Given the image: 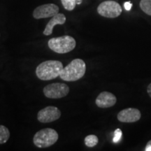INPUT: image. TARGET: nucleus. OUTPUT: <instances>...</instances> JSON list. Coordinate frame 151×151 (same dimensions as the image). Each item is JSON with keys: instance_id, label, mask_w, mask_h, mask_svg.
<instances>
[{"instance_id": "8", "label": "nucleus", "mask_w": 151, "mask_h": 151, "mask_svg": "<svg viewBox=\"0 0 151 151\" xmlns=\"http://www.w3.org/2000/svg\"><path fill=\"white\" fill-rule=\"evenodd\" d=\"M59 13V7L54 4H46L39 6L33 11V17L35 19L50 18Z\"/></svg>"}, {"instance_id": "1", "label": "nucleus", "mask_w": 151, "mask_h": 151, "mask_svg": "<svg viewBox=\"0 0 151 151\" xmlns=\"http://www.w3.org/2000/svg\"><path fill=\"white\" fill-rule=\"evenodd\" d=\"M63 65L58 60H47L37 66L36 75L40 80L50 81L60 76Z\"/></svg>"}, {"instance_id": "7", "label": "nucleus", "mask_w": 151, "mask_h": 151, "mask_svg": "<svg viewBox=\"0 0 151 151\" xmlns=\"http://www.w3.org/2000/svg\"><path fill=\"white\" fill-rule=\"evenodd\" d=\"M61 116V111L58 108L49 106L41 109L37 114V120L42 123H48L58 120Z\"/></svg>"}, {"instance_id": "12", "label": "nucleus", "mask_w": 151, "mask_h": 151, "mask_svg": "<svg viewBox=\"0 0 151 151\" xmlns=\"http://www.w3.org/2000/svg\"><path fill=\"white\" fill-rule=\"evenodd\" d=\"M10 137V132L8 128L4 125H0V144H4Z\"/></svg>"}, {"instance_id": "15", "label": "nucleus", "mask_w": 151, "mask_h": 151, "mask_svg": "<svg viewBox=\"0 0 151 151\" xmlns=\"http://www.w3.org/2000/svg\"><path fill=\"white\" fill-rule=\"evenodd\" d=\"M62 6L66 10L72 11L76 5V0H61Z\"/></svg>"}, {"instance_id": "14", "label": "nucleus", "mask_w": 151, "mask_h": 151, "mask_svg": "<svg viewBox=\"0 0 151 151\" xmlns=\"http://www.w3.org/2000/svg\"><path fill=\"white\" fill-rule=\"evenodd\" d=\"M139 5L145 14L151 16V0H141Z\"/></svg>"}, {"instance_id": "18", "label": "nucleus", "mask_w": 151, "mask_h": 151, "mask_svg": "<svg viewBox=\"0 0 151 151\" xmlns=\"http://www.w3.org/2000/svg\"><path fill=\"white\" fill-rule=\"evenodd\" d=\"M145 151H151V140L149 141L146 144V148H145Z\"/></svg>"}, {"instance_id": "16", "label": "nucleus", "mask_w": 151, "mask_h": 151, "mask_svg": "<svg viewBox=\"0 0 151 151\" xmlns=\"http://www.w3.org/2000/svg\"><path fill=\"white\" fill-rule=\"evenodd\" d=\"M122 132L120 129H117L114 132V137L113 139V143H118L121 140Z\"/></svg>"}, {"instance_id": "6", "label": "nucleus", "mask_w": 151, "mask_h": 151, "mask_svg": "<svg viewBox=\"0 0 151 151\" xmlns=\"http://www.w3.org/2000/svg\"><path fill=\"white\" fill-rule=\"evenodd\" d=\"M97 12L100 16L109 18H117L121 14V6L114 1H106L97 7Z\"/></svg>"}, {"instance_id": "2", "label": "nucleus", "mask_w": 151, "mask_h": 151, "mask_svg": "<svg viewBox=\"0 0 151 151\" xmlns=\"http://www.w3.org/2000/svg\"><path fill=\"white\" fill-rule=\"evenodd\" d=\"M86 71V65L81 59H75L63 68L60 77L68 82L76 81L83 77Z\"/></svg>"}, {"instance_id": "20", "label": "nucleus", "mask_w": 151, "mask_h": 151, "mask_svg": "<svg viewBox=\"0 0 151 151\" xmlns=\"http://www.w3.org/2000/svg\"><path fill=\"white\" fill-rule=\"evenodd\" d=\"M81 2H82V0H76L77 4H81Z\"/></svg>"}, {"instance_id": "5", "label": "nucleus", "mask_w": 151, "mask_h": 151, "mask_svg": "<svg viewBox=\"0 0 151 151\" xmlns=\"http://www.w3.org/2000/svg\"><path fill=\"white\" fill-rule=\"evenodd\" d=\"M43 94L50 99H60L66 97L69 92V87L65 83H54L43 88Z\"/></svg>"}, {"instance_id": "11", "label": "nucleus", "mask_w": 151, "mask_h": 151, "mask_svg": "<svg viewBox=\"0 0 151 151\" xmlns=\"http://www.w3.org/2000/svg\"><path fill=\"white\" fill-rule=\"evenodd\" d=\"M66 17L63 14H57L54 16L52 17L50 20L48 22L46 28H45L44 31H43V35L46 36H49L52 35V31H53V28L57 24H64L65 23Z\"/></svg>"}, {"instance_id": "17", "label": "nucleus", "mask_w": 151, "mask_h": 151, "mask_svg": "<svg viewBox=\"0 0 151 151\" xmlns=\"http://www.w3.org/2000/svg\"><path fill=\"white\" fill-rule=\"evenodd\" d=\"M124 9H125L126 10L129 11L132 6V4L130 2V1H127V2L124 3Z\"/></svg>"}, {"instance_id": "3", "label": "nucleus", "mask_w": 151, "mask_h": 151, "mask_svg": "<svg viewBox=\"0 0 151 151\" xmlns=\"http://www.w3.org/2000/svg\"><path fill=\"white\" fill-rule=\"evenodd\" d=\"M48 47L52 51L60 54L71 52L75 48L76 42L74 38L70 36H62L50 39L48 42Z\"/></svg>"}, {"instance_id": "9", "label": "nucleus", "mask_w": 151, "mask_h": 151, "mask_svg": "<svg viewBox=\"0 0 151 151\" xmlns=\"http://www.w3.org/2000/svg\"><path fill=\"white\" fill-rule=\"evenodd\" d=\"M141 117V114L139 109L128 108L120 111L117 118L122 122H134L139 120Z\"/></svg>"}, {"instance_id": "10", "label": "nucleus", "mask_w": 151, "mask_h": 151, "mask_svg": "<svg viewBox=\"0 0 151 151\" xmlns=\"http://www.w3.org/2000/svg\"><path fill=\"white\" fill-rule=\"evenodd\" d=\"M117 99L114 94L109 92H101L95 100L96 105L101 109L112 107L116 104Z\"/></svg>"}, {"instance_id": "19", "label": "nucleus", "mask_w": 151, "mask_h": 151, "mask_svg": "<svg viewBox=\"0 0 151 151\" xmlns=\"http://www.w3.org/2000/svg\"><path fill=\"white\" fill-rule=\"evenodd\" d=\"M147 92H148L149 96L151 97V83L148 85V88H147Z\"/></svg>"}, {"instance_id": "4", "label": "nucleus", "mask_w": 151, "mask_h": 151, "mask_svg": "<svg viewBox=\"0 0 151 151\" xmlns=\"http://www.w3.org/2000/svg\"><path fill=\"white\" fill-rule=\"evenodd\" d=\"M58 132L51 128H45L38 131L34 136L33 142L37 148H46L52 146L58 140Z\"/></svg>"}, {"instance_id": "13", "label": "nucleus", "mask_w": 151, "mask_h": 151, "mask_svg": "<svg viewBox=\"0 0 151 151\" xmlns=\"http://www.w3.org/2000/svg\"><path fill=\"white\" fill-rule=\"evenodd\" d=\"M98 142H99V139H98L97 136L95 135H88L85 138V144L89 148L94 147L97 144Z\"/></svg>"}]
</instances>
